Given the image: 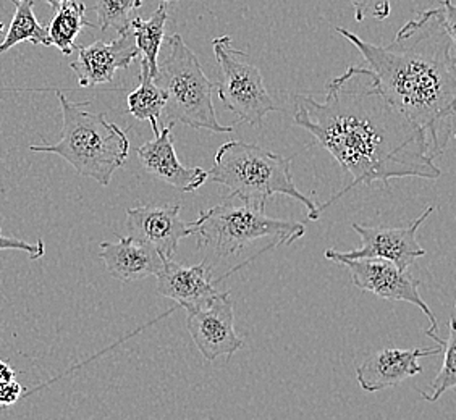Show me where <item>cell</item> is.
Returning a JSON list of instances; mask_svg holds the SVG:
<instances>
[{
  "label": "cell",
  "instance_id": "cell-22",
  "mask_svg": "<svg viewBox=\"0 0 456 420\" xmlns=\"http://www.w3.org/2000/svg\"><path fill=\"white\" fill-rule=\"evenodd\" d=\"M142 7V0H97V25L106 31L114 28L118 35L132 28L133 10Z\"/></svg>",
  "mask_w": 456,
  "mask_h": 420
},
{
  "label": "cell",
  "instance_id": "cell-7",
  "mask_svg": "<svg viewBox=\"0 0 456 420\" xmlns=\"http://www.w3.org/2000/svg\"><path fill=\"white\" fill-rule=\"evenodd\" d=\"M212 49L222 77L219 83H214V88L222 104L237 115L238 122L263 128L265 117L281 110L265 88L263 73L248 53L233 47L230 36L216 37Z\"/></svg>",
  "mask_w": 456,
  "mask_h": 420
},
{
  "label": "cell",
  "instance_id": "cell-6",
  "mask_svg": "<svg viewBox=\"0 0 456 420\" xmlns=\"http://www.w3.org/2000/svg\"><path fill=\"white\" fill-rule=\"evenodd\" d=\"M167 59L159 63L158 77L154 78L167 96L162 112L166 123H182L194 130L212 133L233 132V126H225L217 120L212 102L214 83L202 71L196 53L180 35L167 37Z\"/></svg>",
  "mask_w": 456,
  "mask_h": 420
},
{
  "label": "cell",
  "instance_id": "cell-8",
  "mask_svg": "<svg viewBox=\"0 0 456 420\" xmlns=\"http://www.w3.org/2000/svg\"><path fill=\"white\" fill-rule=\"evenodd\" d=\"M325 259L345 265L350 271L353 285L361 291L372 293L387 301H394V303L403 301V303H410L412 306L419 307L429 319L430 332H437L439 325L434 317V312L419 295L421 281L414 279L408 269H400L395 263L386 259H379V257H361V259L343 257L340 251H335V249H327Z\"/></svg>",
  "mask_w": 456,
  "mask_h": 420
},
{
  "label": "cell",
  "instance_id": "cell-3",
  "mask_svg": "<svg viewBox=\"0 0 456 420\" xmlns=\"http://www.w3.org/2000/svg\"><path fill=\"white\" fill-rule=\"evenodd\" d=\"M63 115L61 138L55 144L29 146L33 152L57 154L67 160L79 176L109 186L118 168L130 156V140L106 115L88 110L91 102H71L57 91Z\"/></svg>",
  "mask_w": 456,
  "mask_h": 420
},
{
  "label": "cell",
  "instance_id": "cell-21",
  "mask_svg": "<svg viewBox=\"0 0 456 420\" xmlns=\"http://www.w3.org/2000/svg\"><path fill=\"white\" fill-rule=\"evenodd\" d=\"M455 317L450 315L448 319V336L445 340L439 338L436 332L426 330V335L432 338L434 342L439 343L440 348L444 351V364L440 368V372L437 376L434 378V382L430 384L426 390L419 388V394L422 400L429 401V403H436L442 394L448 392V390H455L456 388V376H455V359H456V336H455Z\"/></svg>",
  "mask_w": 456,
  "mask_h": 420
},
{
  "label": "cell",
  "instance_id": "cell-10",
  "mask_svg": "<svg viewBox=\"0 0 456 420\" xmlns=\"http://www.w3.org/2000/svg\"><path fill=\"white\" fill-rule=\"evenodd\" d=\"M271 249H273V245L265 246L261 253L246 259L245 262L238 263L237 267H233L224 277L216 279V280H212L214 267L206 261H202L198 265H183V263L175 262L174 259H164L160 271L156 273L158 295L172 299L178 304L174 309H170L167 314L175 312L176 309L208 304L214 296L219 295L220 291L216 287L219 285L220 281L225 280L228 275L243 269V265L255 261L257 255L267 253Z\"/></svg>",
  "mask_w": 456,
  "mask_h": 420
},
{
  "label": "cell",
  "instance_id": "cell-15",
  "mask_svg": "<svg viewBox=\"0 0 456 420\" xmlns=\"http://www.w3.org/2000/svg\"><path fill=\"white\" fill-rule=\"evenodd\" d=\"M440 351L442 348H387L361 364L356 370V380L361 388L368 393H376L386 388L400 385L406 378L421 374V358L437 356Z\"/></svg>",
  "mask_w": 456,
  "mask_h": 420
},
{
  "label": "cell",
  "instance_id": "cell-9",
  "mask_svg": "<svg viewBox=\"0 0 456 420\" xmlns=\"http://www.w3.org/2000/svg\"><path fill=\"white\" fill-rule=\"evenodd\" d=\"M186 328L204 359L216 360L220 356H233L243 348V342L235 330L233 299L230 289L202 306L184 307Z\"/></svg>",
  "mask_w": 456,
  "mask_h": 420
},
{
  "label": "cell",
  "instance_id": "cell-23",
  "mask_svg": "<svg viewBox=\"0 0 456 420\" xmlns=\"http://www.w3.org/2000/svg\"><path fill=\"white\" fill-rule=\"evenodd\" d=\"M353 5V13H354V20L361 23L362 20H366L368 15L384 21L387 18L390 17V0H351Z\"/></svg>",
  "mask_w": 456,
  "mask_h": 420
},
{
  "label": "cell",
  "instance_id": "cell-5",
  "mask_svg": "<svg viewBox=\"0 0 456 420\" xmlns=\"http://www.w3.org/2000/svg\"><path fill=\"white\" fill-rule=\"evenodd\" d=\"M194 227L200 237L198 249L204 253L202 261L212 267L265 238L279 246H289L306 233L303 223L273 219L265 214V207L245 204L232 196L219 206L202 210Z\"/></svg>",
  "mask_w": 456,
  "mask_h": 420
},
{
  "label": "cell",
  "instance_id": "cell-12",
  "mask_svg": "<svg viewBox=\"0 0 456 420\" xmlns=\"http://www.w3.org/2000/svg\"><path fill=\"white\" fill-rule=\"evenodd\" d=\"M434 207L429 206L411 225L402 228L366 227L353 223V230L360 235L361 247L350 253H340L343 257H379L395 263L400 269H408L416 259L426 255V249L418 241V230L428 220Z\"/></svg>",
  "mask_w": 456,
  "mask_h": 420
},
{
  "label": "cell",
  "instance_id": "cell-2",
  "mask_svg": "<svg viewBox=\"0 0 456 420\" xmlns=\"http://www.w3.org/2000/svg\"><path fill=\"white\" fill-rule=\"evenodd\" d=\"M455 20L453 2L440 0L410 20L388 45L337 28L360 51L379 93L421 128L432 158L455 134Z\"/></svg>",
  "mask_w": 456,
  "mask_h": 420
},
{
  "label": "cell",
  "instance_id": "cell-16",
  "mask_svg": "<svg viewBox=\"0 0 456 420\" xmlns=\"http://www.w3.org/2000/svg\"><path fill=\"white\" fill-rule=\"evenodd\" d=\"M99 257L109 275L122 283L156 275L164 262V257L154 247L132 237H120L117 243H101Z\"/></svg>",
  "mask_w": 456,
  "mask_h": 420
},
{
  "label": "cell",
  "instance_id": "cell-24",
  "mask_svg": "<svg viewBox=\"0 0 456 420\" xmlns=\"http://www.w3.org/2000/svg\"><path fill=\"white\" fill-rule=\"evenodd\" d=\"M23 251L29 255V259H41L45 253V245L43 239H37V243H27L23 239L17 238H7L2 235L0 231V251Z\"/></svg>",
  "mask_w": 456,
  "mask_h": 420
},
{
  "label": "cell",
  "instance_id": "cell-27",
  "mask_svg": "<svg viewBox=\"0 0 456 420\" xmlns=\"http://www.w3.org/2000/svg\"><path fill=\"white\" fill-rule=\"evenodd\" d=\"M45 2H47L53 10H57L61 7V4H63V2H67V0H45Z\"/></svg>",
  "mask_w": 456,
  "mask_h": 420
},
{
  "label": "cell",
  "instance_id": "cell-13",
  "mask_svg": "<svg viewBox=\"0 0 456 420\" xmlns=\"http://www.w3.org/2000/svg\"><path fill=\"white\" fill-rule=\"evenodd\" d=\"M138 57L140 51L130 28L110 43L96 41L93 44L79 45L78 57L71 61L70 67L78 78L79 88H93L112 83L115 73L128 70L132 61Z\"/></svg>",
  "mask_w": 456,
  "mask_h": 420
},
{
  "label": "cell",
  "instance_id": "cell-14",
  "mask_svg": "<svg viewBox=\"0 0 456 420\" xmlns=\"http://www.w3.org/2000/svg\"><path fill=\"white\" fill-rule=\"evenodd\" d=\"M174 126L175 125L172 123L160 126V132L154 134V140L146 141L136 149V154L141 166L151 175L170 184L180 193H193L208 182V170L186 166L178 160L172 134Z\"/></svg>",
  "mask_w": 456,
  "mask_h": 420
},
{
  "label": "cell",
  "instance_id": "cell-4",
  "mask_svg": "<svg viewBox=\"0 0 456 420\" xmlns=\"http://www.w3.org/2000/svg\"><path fill=\"white\" fill-rule=\"evenodd\" d=\"M208 180L230 190L238 201L265 207L275 194L289 196L307 210V219H319L316 201L301 193L291 176V158H281L245 141H228L220 146Z\"/></svg>",
  "mask_w": 456,
  "mask_h": 420
},
{
  "label": "cell",
  "instance_id": "cell-18",
  "mask_svg": "<svg viewBox=\"0 0 456 420\" xmlns=\"http://www.w3.org/2000/svg\"><path fill=\"white\" fill-rule=\"evenodd\" d=\"M55 12L57 13L47 28L51 44L55 45L63 55H71L77 49L75 41L83 28H93L94 25L85 18L86 5L83 0H67Z\"/></svg>",
  "mask_w": 456,
  "mask_h": 420
},
{
  "label": "cell",
  "instance_id": "cell-28",
  "mask_svg": "<svg viewBox=\"0 0 456 420\" xmlns=\"http://www.w3.org/2000/svg\"><path fill=\"white\" fill-rule=\"evenodd\" d=\"M162 4H166V5H168V4H175V2H178V0H160Z\"/></svg>",
  "mask_w": 456,
  "mask_h": 420
},
{
  "label": "cell",
  "instance_id": "cell-17",
  "mask_svg": "<svg viewBox=\"0 0 456 420\" xmlns=\"http://www.w3.org/2000/svg\"><path fill=\"white\" fill-rule=\"evenodd\" d=\"M167 96L164 89L156 85L148 63L141 59L140 86L128 94V114L140 122H150L154 134H159V120L164 112Z\"/></svg>",
  "mask_w": 456,
  "mask_h": 420
},
{
  "label": "cell",
  "instance_id": "cell-26",
  "mask_svg": "<svg viewBox=\"0 0 456 420\" xmlns=\"http://www.w3.org/2000/svg\"><path fill=\"white\" fill-rule=\"evenodd\" d=\"M12 380H15V370L7 362L0 360V384H7Z\"/></svg>",
  "mask_w": 456,
  "mask_h": 420
},
{
  "label": "cell",
  "instance_id": "cell-11",
  "mask_svg": "<svg viewBox=\"0 0 456 420\" xmlns=\"http://www.w3.org/2000/svg\"><path fill=\"white\" fill-rule=\"evenodd\" d=\"M178 202L146 204L126 210L128 237L154 247L164 259H174L180 239L196 235L194 222L180 219Z\"/></svg>",
  "mask_w": 456,
  "mask_h": 420
},
{
  "label": "cell",
  "instance_id": "cell-25",
  "mask_svg": "<svg viewBox=\"0 0 456 420\" xmlns=\"http://www.w3.org/2000/svg\"><path fill=\"white\" fill-rule=\"evenodd\" d=\"M23 394V386L15 380L0 384V408H9L18 401V398Z\"/></svg>",
  "mask_w": 456,
  "mask_h": 420
},
{
  "label": "cell",
  "instance_id": "cell-1",
  "mask_svg": "<svg viewBox=\"0 0 456 420\" xmlns=\"http://www.w3.org/2000/svg\"><path fill=\"white\" fill-rule=\"evenodd\" d=\"M293 122L306 130L351 176V183L319 206V214L360 184L394 178L439 180L440 168L429 144L414 123L379 93L366 67L350 65L325 88L322 102L306 94L293 96Z\"/></svg>",
  "mask_w": 456,
  "mask_h": 420
},
{
  "label": "cell",
  "instance_id": "cell-20",
  "mask_svg": "<svg viewBox=\"0 0 456 420\" xmlns=\"http://www.w3.org/2000/svg\"><path fill=\"white\" fill-rule=\"evenodd\" d=\"M15 5V15L10 23L9 33L0 44V53L7 52L12 47L29 41L31 44L49 47L51 39L47 35V28L43 27L36 18L33 7L35 0H10Z\"/></svg>",
  "mask_w": 456,
  "mask_h": 420
},
{
  "label": "cell",
  "instance_id": "cell-19",
  "mask_svg": "<svg viewBox=\"0 0 456 420\" xmlns=\"http://www.w3.org/2000/svg\"><path fill=\"white\" fill-rule=\"evenodd\" d=\"M167 5L162 4L152 17H136L132 20V31L134 36V43L138 45V51L142 61L148 63L151 75L156 78L159 70V52L162 43L166 39V25H167Z\"/></svg>",
  "mask_w": 456,
  "mask_h": 420
},
{
  "label": "cell",
  "instance_id": "cell-29",
  "mask_svg": "<svg viewBox=\"0 0 456 420\" xmlns=\"http://www.w3.org/2000/svg\"><path fill=\"white\" fill-rule=\"evenodd\" d=\"M4 31V23H0V33Z\"/></svg>",
  "mask_w": 456,
  "mask_h": 420
}]
</instances>
